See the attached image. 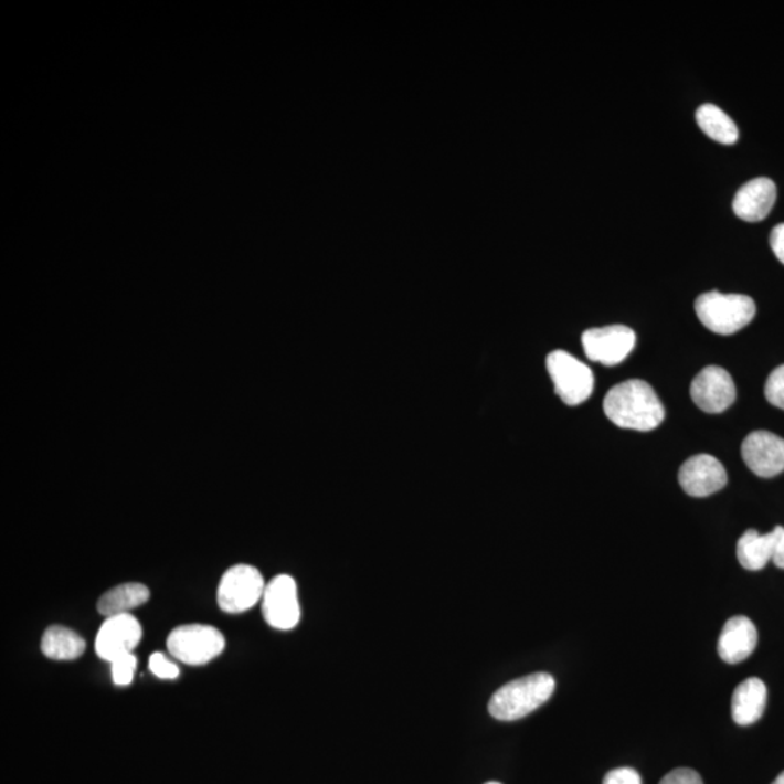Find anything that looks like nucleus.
Returning a JSON list of instances; mask_svg holds the SVG:
<instances>
[{
    "mask_svg": "<svg viewBox=\"0 0 784 784\" xmlns=\"http://www.w3.org/2000/svg\"><path fill=\"white\" fill-rule=\"evenodd\" d=\"M603 410L613 424L631 431L649 432L666 417L657 392L643 380L621 382L604 396Z\"/></svg>",
    "mask_w": 784,
    "mask_h": 784,
    "instance_id": "nucleus-1",
    "label": "nucleus"
},
{
    "mask_svg": "<svg viewBox=\"0 0 784 784\" xmlns=\"http://www.w3.org/2000/svg\"><path fill=\"white\" fill-rule=\"evenodd\" d=\"M555 691V679L548 672H533L506 682L488 703V712L497 721H518L545 704Z\"/></svg>",
    "mask_w": 784,
    "mask_h": 784,
    "instance_id": "nucleus-2",
    "label": "nucleus"
},
{
    "mask_svg": "<svg viewBox=\"0 0 784 784\" xmlns=\"http://www.w3.org/2000/svg\"><path fill=\"white\" fill-rule=\"evenodd\" d=\"M695 310L706 329L717 335L730 336L753 321L757 307L749 295L710 290L699 295Z\"/></svg>",
    "mask_w": 784,
    "mask_h": 784,
    "instance_id": "nucleus-3",
    "label": "nucleus"
},
{
    "mask_svg": "<svg viewBox=\"0 0 784 784\" xmlns=\"http://www.w3.org/2000/svg\"><path fill=\"white\" fill-rule=\"evenodd\" d=\"M166 645L178 661L188 666H204L223 654L225 638L211 625H182L170 632Z\"/></svg>",
    "mask_w": 784,
    "mask_h": 784,
    "instance_id": "nucleus-4",
    "label": "nucleus"
},
{
    "mask_svg": "<svg viewBox=\"0 0 784 784\" xmlns=\"http://www.w3.org/2000/svg\"><path fill=\"white\" fill-rule=\"evenodd\" d=\"M547 369L557 395L566 405H580L593 394L594 375L592 369L565 350H553L548 354Z\"/></svg>",
    "mask_w": 784,
    "mask_h": 784,
    "instance_id": "nucleus-5",
    "label": "nucleus"
},
{
    "mask_svg": "<svg viewBox=\"0 0 784 784\" xmlns=\"http://www.w3.org/2000/svg\"><path fill=\"white\" fill-rule=\"evenodd\" d=\"M266 584L256 566L233 565L221 576L216 602H219L221 611L239 615V613L251 611L262 602Z\"/></svg>",
    "mask_w": 784,
    "mask_h": 784,
    "instance_id": "nucleus-6",
    "label": "nucleus"
},
{
    "mask_svg": "<svg viewBox=\"0 0 784 784\" xmlns=\"http://www.w3.org/2000/svg\"><path fill=\"white\" fill-rule=\"evenodd\" d=\"M262 612L266 624L274 629L290 631L301 621L298 587L293 576L279 574L266 584L262 597Z\"/></svg>",
    "mask_w": 784,
    "mask_h": 784,
    "instance_id": "nucleus-7",
    "label": "nucleus"
},
{
    "mask_svg": "<svg viewBox=\"0 0 784 784\" xmlns=\"http://www.w3.org/2000/svg\"><path fill=\"white\" fill-rule=\"evenodd\" d=\"M581 341L590 361L616 367L635 349L636 335L631 327L615 325L585 330Z\"/></svg>",
    "mask_w": 784,
    "mask_h": 784,
    "instance_id": "nucleus-8",
    "label": "nucleus"
},
{
    "mask_svg": "<svg viewBox=\"0 0 784 784\" xmlns=\"http://www.w3.org/2000/svg\"><path fill=\"white\" fill-rule=\"evenodd\" d=\"M691 399L704 413L725 412L737 399V389L730 372L721 367H706L690 386Z\"/></svg>",
    "mask_w": 784,
    "mask_h": 784,
    "instance_id": "nucleus-9",
    "label": "nucleus"
},
{
    "mask_svg": "<svg viewBox=\"0 0 784 784\" xmlns=\"http://www.w3.org/2000/svg\"><path fill=\"white\" fill-rule=\"evenodd\" d=\"M142 629L133 615L106 617L96 635L95 653L105 661L113 663L123 655L134 653L140 644Z\"/></svg>",
    "mask_w": 784,
    "mask_h": 784,
    "instance_id": "nucleus-10",
    "label": "nucleus"
},
{
    "mask_svg": "<svg viewBox=\"0 0 784 784\" xmlns=\"http://www.w3.org/2000/svg\"><path fill=\"white\" fill-rule=\"evenodd\" d=\"M742 459L755 475L773 478L784 470V439L772 432L750 433L742 442Z\"/></svg>",
    "mask_w": 784,
    "mask_h": 784,
    "instance_id": "nucleus-11",
    "label": "nucleus"
},
{
    "mask_svg": "<svg viewBox=\"0 0 784 784\" xmlns=\"http://www.w3.org/2000/svg\"><path fill=\"white\" fill-rule=\"evenodd\" d=\"M679 483L691 497H708L727 486L728 475L721 460L712 455L691 456L679 470Z\"/></svg>",
    "mask_w": 784,
    "mask_h": 784,
    "instance_id": "nucleus-12",
    "label": "nucleus"
},
{
    "mask_svg": "<svg viewBox=\"0 0 784 784\" xmlns=\"http://www.w3.org/2000/svg\"><path fill=\"white\" fill-rule=\"evenodd\" d=\"M777 188L769 178H755L740 188L733 198V212L738 219L759 223L772 212L776 204Z\"/></svg>",
    "mask_w": 784,
    "mask_h": 784,
    "instance_id": "nucleus-13",
    "label": "nucleus"
},
{
    "mask_svg": "<svg viewBox=\"0 0 784 784\" xmlns=\"http://www.w3.org/2000/svg\"><path fill=\"white\" fill-rule=\"evenodd\" d=\"M759 643L757 627L745 616H733L727 622L718 640L719 657L728 664L745 661Z\"/></svg>",
    "mask_w": 784,
    "mask_h": 784,
    "instance_id": "nucleus-14",
    "label": "nucleus"
},
{
    "mask_svg": "<svg viewBox=\"0 0 784 784\" xmlns=\"http://www.w3.org/2000/svg\"><path fill=\"white\" fill-rule=\"evenodd\" d=\"M784 541V528L777 526L772 532L761 534L755 529L746 530L737 545L740 564L749 571L763 570L774 560Z\"/></svg>",
    "mask_w": 784,
    "mask_h": 784,
    "instance_id": "nucleus-15",
    "label": "nucleus"
},
{
    "mask_svg": "<svg viewBox=\"0 0 784 784\" xmlns=\"http://www.w3.org/2000/svg\"><path fill=\"white\" fill-rule=\"evenodd\" d=\"M767 704V687L757 677L738 685L732 696V719L737 725L749 727L763 717Z\"/></svg>",
    "mask_w": 784,
    "mask_h": 784,
    "instance_id": "nucleus-16",
    "label": "nucleus"
},
{
    "mask_svg": "<svg viewBox=\"0 0 784 784\" xmlns=\"http://www.w3.org/2000/svg\"><path fill=\"white\" fill-rule=\"evenodd\" d=\"M150 590L141 583H124L108 590L98 601V612L106 617L130 615L149 602Z\"/></svg>",
    "mask_w": 784,
    "mask_h": 784,
    "instance_id": "nucleus-17",
    "label": "nucleus"
},
{
    "mask_svg": "<svg viewBox=\"0 0 784 784\" xmlns=\"http://www.w3.org/2000/svg\"><path fill=\"white\" fill-rule=\"evenodd\" d=\"M41 651L55 661H72L86 651L85 639L75 631L64 626H50L41 639Z\"/></svg>",
    "mask_w": 784,
    "mask_h": 784,
    "instance_id": "nucleus-18",
    "label": "nucleus"
},
{
    "mask_svg": "<svg viewBox=\"0 0 784 784\" xmlns=\"http://www.w3.org/2000/svg\"><path fill=\"white\" fill-rule=\"evenodd\" d=\"M696 121L706 136L721 142V145H735L738 137H740V131H738L733 119L717 105L699 106V109L696 110Z\"/></svg>",
    "mask_w": 784,
    "mask_h": 784,
    "instance_id": "nucleus-19",
    "label": "nucleus"
},
{
    "mask_svg": "<svg viewBox=\"0 0 784 784\" xmlns=\"http://www.w3.org/2000/svg\"><path fill=\"white\" fill-rule=\"evenodd\" d=\"M110 670H113V680L117 686H128L134 679L137 670V657L131 654L123 655L110 663Z\"/></svg>",
    "mask_w": 784,
    "mask_h": 784,
    "instance_id": "nucleus-20",
    "label": "nucleus"
},
{
    "mask_svg": "<svg viewBox=\"0 0 784 784\" xmlns=\"http://www.w3.org/2000/svg\"><path fill=\"white\" fill-rule=\"evenodd\" d=\"M764 395L774 407L784 410V365L770 373L765 382Z\"/></svg>",
    "mask_w": 784,
    "mask_h": 784,
    "instance_id": "nucleus-21",
    "label": "nucleus"
},
{
    "mask_svg": "<svg viewBox=\"0 0 784 784\" xmlns=\"http://www.w3.org/2000/svg\"><path fill=\"white\" fill-rule=\"evenodd\" d=\"M149 667L151 672L161 680H174L181 675L177 664L169 661V658L161 653L151 654Z\"/></svg>",
    "mask_w": 784,
    "mask_h": 784,
    "instance_id": "nucleus-22",
    "label": "nucleus"
},
{
    "mask_svg": "<svg viewBox=\"0 0 784 784\" xmlns=\"http://www.w3.org/2000/svg\"><path fill=\"white\" fill-rule=\"evenodd\" d=\"M659 784H703L702 777L691 769H676Z\"/></svg>",
    "mask_w": 784,
    "mask_h": 784,
    "instance_id": "nucleus-23",
    "label": "nucleus"
},
{
    "mask_svg": "<svg viewBox=\"0 0 784 784\" xmlns=\"http://www.w3.org/2000/svg\"><path fill=\"white\" fill-rule=\"evenodd\" d=\"M603 784H643L638 772L634 769L622 767L612 770L604 777Z\"/></svg>",
    "mask_w": 784,
    "mask_h": 784,
    "instance_id": "nucleus-24",
    "label": "nucleus"
},
{
    "mask_svg": "<svg viewBox=\"0 0 784 784\" xmlns=\"http://www.w3.org/2000/svg\"><path fill=\"white\" fill-rule=\"evenodd\" d=\"M770 246H772L774 255L784 265V223L776 225L770 234Z\"/></svg>",
    "mask_w": 784,
    "mask_h": 784,
    "instance_id": "nucleus-25",
    "label": "nucleus"
},
{
    "mask_svg": "<svg viewBox=\"0 0 784 784\" xmlns=\"http://www.w3.org/2000/svg\"><path fill=\"white\" fill-rule=\"evenodd\" d=\"M774 565L778 566V569L784 570V541L782 543L781 549H778L776 557H774Z\"/></svg>",
    "mask_w": 784,
    "mask_h": 784,
    "instance_id": "nucleus-26",
    "label": "nucleus"
},
{
    "mask_svg": "<svg viewBox=\"0 0 784 784\" xmlns=\"http://www.w3.org/2000/svg\"><path fill=\"white\" fill-rule=\"evenodd\" d=\"M772 784H784V772L782 774H778L776 781H774Z\"/></svg>",
    "mask_w": 784,
    "mask_h": 784,
    "instance_id": "nucleus-27",
    "label": "nucleus"
},
{
    "mask_svg": "<svg viewBox=\"0 0 784 784\" xmlns=\"http://www.w3.org/2000/svg\"><path fill=\"white\" fill-rule=\"evenodd\" d=\"M486 784H501V783H498V782H488V783H486Z\"/></svg>",
    "mask_w": 784,
    "mask_h": 784,
    "instance_id": "nucleus-28",
    "label": "nucleus"
}]
</instances>
